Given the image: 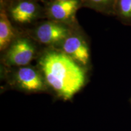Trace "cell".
<instances>
[{"label":"cell","mask_w":131,"mask_h":131,"mask_svg":"<svg viewBox=\"0 0 131 131\" xmlns=\"http://www.w3.org/2000/svg\"><path fill=\"white\" fill-rule=\"evenodd\" d=\"M38 69L47 86L65 100L71 99L86 82L84 68L60 49L42 52L38 60Z\"/></svg>","instance_id":"cell-1"},{"label":"cell","mask_w":131,"mask_h":131,"mask_svg":"<svg viewBox=\"0 0 131 131\" xmlns=\"http://www.w3.org/2000/svg\"><path fill=\"white\" fill-rule=\"evenodd\" d=\"M35 44L26 37L17 38L6 50L3 63L9 67L27 66L36 56Z\"/></svg>","instance_id":"cell-3"},{"label":"cell","mask_w":131,"mask_h":131,"mask_svg":"<svg viewBox=\"0 0 131 131\" xmlns=\"http://www.w3.org/2000/svg\"><path fill=\"white\" fill-rule=\"evenodd\" d=\"M42 1H44V2H45V1H55V0H42ZM64 1H66V0H64Z\"/></svg>","instance_id":"cell-11"},{"label":"cell","mask_w":131,"mask_h":131,"mask_svg":"<svg viewBox=\"0 0 131 131\" xmlns=\"http://www.w3.org/2000/svg\"><path fill=\"white\" fill-rule=\"evenodd\" d=\"M44 3L45 14L49 20L69 26L74 20L78 9L81 7L80 0H55Z\"/></svg>","instance_id":"cell-5"},{"label":"cell","mask_w":131,"mask_h":131,"mask_svg":"<svg viewBox=\"0 0 131 131\" xmlns=\"http://www.w3.org/2000/svg\"><path fill=\"white\" fill-rule=\"evenodd\" d=\"M59 46L60 50L84 68L89 63L90 53L84 37L71 32Z\"/></svg>","instance_id":"cell-7"},{"label":"cell","mask_w":131,"mask_h":131,"mask_svg":"<svg viewBox=\"0 0 131 131\" xmlns=\"http://www.w3.org/2000/svg\"><path fill=\"white\" fill-rule=\"evenodd\" d=\"M117 0H80L81 7H88L106 15L115 14Z\"/></svg>","instance_id":"cell-9"},{"label":"cell","mask_w":131,"mask_h":131,"mask_svg":"<svg viewBox=\"0 0 131 131\" xmlns=\"http://www.w3.org/2000/svg\"><path fill=\"white\" fill-rule=\"evenodd\" d=\"M130 101H131V100H130Z\"/></svg>","instance_id":"cell-12"},{"label":"cell","mask_w":131,"mask_h":131,"mask_svg":"<svg viewBox=\"0 0 131 131\" xmlns=\"http://www.w3.org/2000/svg\"><path fill=\"white\" fill-rule=\"evenodd\" d=\"M72 32L70 26L52 20L38 24L32 30V37L42 45L60 46Z\"/></svg>","instance_id":"cell-4"},{"label":"cell","mask_w":131,"mask_h":131,"mask_svg":"<svg viewBox=\"0 0 131 131\" xmlns=\"http://www.w3.org/2000/svg\"><path fill=\"white\" fill-rule=\"evenodd\" d=\"M11 20L20 24H29L45 14L37 0H1Z\"/></svg>","instance_id":"cell-2"},{"label":"cell","mask_w":131,"mask_h":131,"mask_svg":"<svg viewBox=\"0 0 131 131\" xmlns=\"http://www.w3.org/2000/svg\"><path fill=\"white\" fill-rule=\"evenodd\" d=\"M16 32L12 26L11 19L6 7L1 1L0 6V50L4 51L17 38Z\"/></svg>","instance_id":"cell-8"},{"label":"cell","mask_w":131,"mask_h":131,"mask_svg":"<svg viewBox=\"0 0 131 131\" xmlns=\"http://www.w3.org/2000/svg\"><path fill=\"white\" fill-rule=\"evenodd\" d=\"M14 80L19 88L29 92L44 91L46 86L40 70L28 66L16 69L14 73Z\"/></svg>","instance_id":"cell-6"},{"label":"cell","mask_w":131,"mask_h":131,"mask_svg":"<svg viewBox=\"0 0 131 131\" xmlns=\"http://www.w3.org/2000/svg\"><path fill=\"white\" fill-rule=\"evenodd\" d=\"M114 15L123 24L131 26V0H117Z\"/></svg>","instance_id":"cell-10"}]
</instances>
